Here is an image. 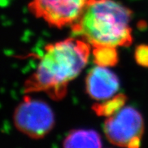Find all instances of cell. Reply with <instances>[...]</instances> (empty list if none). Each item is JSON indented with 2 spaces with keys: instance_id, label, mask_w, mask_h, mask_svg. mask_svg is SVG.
I'll use <instances>...</instances> for the list:
<instances>
[{
  "instance_id": "1",
  "label": "cell",
  "mask_w": 148,
  "mask_h": 148,
  "mask_svg": "<svg viewBox=\"0 0 148 148\" xmlns=\"http://www.w3.org/2000/svg\"><path fill=\"white\" fill-rule=\"evenodd\" d=\"M88 44L70 38L47 45L36 72L26 82L25 92H45L53 99L63 98L69 82L88 62Z\"/></svg>"
},
{
  "instance_id": "2",
  "label": "cell",
  "mask_w": 148,
  "mask_h": 148,
  "mask_svg": "<svg viewBox=\"0 0 148 148\" xmlns=\"http://www.w3.org/2000/svg\"><path fill=\"white\" fill-rule=\"evenodd\" d=\"M132 12L113 0H90L72 30L95 46H129L132 42Z\"/></svg>"
},
{
  "instance_id": "3",
  "label": "cell",
  "mask_w": 148,
  "mask_h": 148,
  "mask_svg": "<svg viewBox=\"0 0 148 148\" xmlns=\"http://www.w3.org/2000/svg\"><path fill=\"white\" fill-rule=\"evenodd\" d=\"M107 140L116 146L138 147L144 131L142 116L132 107H125L104 122Z\"/></svg>"
},
{
  "instance_id": "4",
  "label": "cell",
  "mask_w": 148,
  "mask_h": 148,
  "mask_svg": "<svg viewBox=\"0 0 148 148\" xmlns=\"http://www.w3.org/2000/svg\"><path fill=\"white\" fill-rule=\"evenodd\" d=\"M14 125L29 138L45 137L55 125V116L48 104L39 100L25 97L14 110Z\"/></svg>"
},
{
  "instance_id": "5",
  "label": "cell",
  "mask_w": 148,
  "mask_h": 148,
  "mask_svg": "<svg viewBox=\"0 0 148 148\" xmlns=\"http://www.w3.org/2000/svg\"><path fill=\"white\" fill-rule=\"evenodd\" d=\"M90 0H32L29 11L50 26L63 27L73 24L83 13Z\"/></svg>"
},
{
  "instance_id": "6",
  "label": "cell",
  "mask_w": 148,
  "mask_h": 148,
  "mask_svg": "<svg viewBox=\"0 0 148 148\" xmlns=\"http://www.w3.org/2000/svg\"><path fill=\"white\" fill-rule=\"evenodd\" d=\"M119 87V79L105 66L94 67L86 79V92L92 99L105 101L114 96Z\"/></svg>"
},
{
  "instance_id": "7",
  "label": "cell",
  "mask_w": 148,
  "mask_h": 148,
  "mask_svg": "<svg viewBox=\"0 0 148 148\" xmlns=\"http://www.w3.org/2000/svg\"><path fill=\"white\" fill-rule=\"evenodd\" d=\"M64 147H101L100 135L94 130L72 131L63 141Z\"/></svg>"
},
{
  "instance_id": "8",
  "label": "cell",
  "mask_w": 148,
  "mask_h": 148,
  "mask_svg": "<svg viewBox=\"0 0 148 148\" xmlns=\"http://www.w3.org/2000/svg\"><path fill=\"white\" fill-rule=\"evenodd\" d=\"M126 101V97L123 94L113 96L110 99L105 100L103 103L95 104L92 109L97 116L109 117L115 114L123 107Z\"/></svg>"
},
{
  "instance_id": "9",
  "label": "cell",
  "mask_w": 148,
  "mask_h": 148,
  "mask_svg": "<svg viewBox=\"0 0 148 148\" xmlns=\"http://www.w3.org/2000/svg\"><path fill=\"white\" fill-rule=\"evenodd\" d=\"M94 60L98 66H112L118 62V55L115 47L95 46L93 50Z\"/></svg>"
},
{
  "instance_id": "10",
  "label": "cell",
  "mask_w": 148,
  "mask_h": 148,
  "mask_svg": "<svg viewBox=\"0 0 148 148\" xmlns=\"http://www.w3.org/2000/svg\"><path fill=\"white\" fill-rule=\"evenodd\" d=\"M134 58L140 66L148 67V45H140L135 49Z\"/></svg>"
}]
</instances>
